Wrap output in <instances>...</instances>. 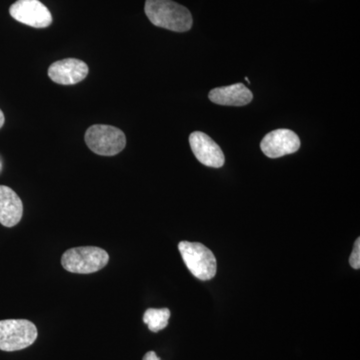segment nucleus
Wrapping results in <instances>:
<instances>
[{
  "label": "nucleus",
  "mask_w": 360,
  "mask_h": 360,
  "mask_svg": "<svg viewBox=\"0 0 360 360\" xmlns=\"http://www.w3.org/2000/svg\"><path fill=\"white\" fill-rule=\"evenodd\" d=\"M260 148L267 158H283L292 155L300 148V139L292 130L276 129L265 135Z\"/></svg>",
  "instance_id": "0eeeda50"
},
{
  "label": "nucleus",
  "mask_w": 360,
  "mask_h": 360,
  "mask_svg": "<svg viewBox=\"0 0 360 360\" xmlns=\"http://www.w3.org/2000/svg\"><path fill=\"white\" fill-rule=\"evenodd\" d=\"M170 310L168 309H149L143 315V322L148 326L149 330L158 333L168 326Z\"/></svg>",
  "instance_id": "f8f14e48"
},
{
  "label": "nucleus",
  "mask_w": 360,
  "mask_h": 360,
  "mask_svg": "<svg viewBox=\"0 0 360 360\" xmlns=\"http://www.w3.org/2000/svg\"><path fill=\"white\" fill-rule=\"evenodd\" d=\"M180 255L187 269L196 278L210 281L217 274V258L210 248L202 243L181 241L179 245Z\"/></svg>",
  "instance_id": "7ed1b4c3"
},
{
  "label": "nucleus",
  "mask_w": 360,
  "mask_h": 360,
  "mask_svg": "<svg viewBox=\"0 0 360 360\" xmlns=\"http://www.w3.org/2000/svg\"><path fill=\"white\" fill-rule=\"evenodd\" d=\"M4 115L2 112L1 110H0V129L4 127Z\"/></svg>",
  "instance_id": "2eb2a0df"
},
{
  "label": "nucleus",
  "mask_w": 360,
  "mask_h": 360,
  "mask_svg": "<svg viewBox=\"0 0 360 360\" xmlns=\"http://www.w3.org/2000/svg\"><path fill=\"white\" fill-rule=\"evenodd\" d=\"M350 266L354 269H360V238L355 240L354 250L349 259Z\"/></svg>",
  "instance_id": "ddd939ff"
},
{
  "label": "nucleus",
  "mask_w": 360,
  "mask_h": 360,
  "mask_svg": "<svg viewBox=\"0 0 360 360\" xmlns=\"http://www.w3.org/2000/svg\"><path fill=\"white\" fill-rule=\"evenodd\" d=\"M37 328L26 319L0 321V350L18 352L34 343Z\"/></svg>",
  "instance_id": "39448f33"
},
{
  "label": "nucleus",
  "mask_w": 360,
  "mask_h": 360,
  "mask_svg": "<svg viewBox=\"0 0 360 360\" xmlns=\"http://www.w3.org/2000/svg\"><path fill=\"white\" fill-rule=\"evenodd\" d=\"M89 75V66L77 58H66L52 63L49 77L52 82L61 85H73L82 82Z\"/></svg>",
  "instance_id": "1a4fd4ad"
},
{
  "label": "nucleus",
  "mask_w": 360,
  "mask_h": 360,
  "mask_svg": "<svg viewBox=\"0 0 360 360\" xmlns=\"http://www.w3.org/2000/svg\"><path fill=\"white\" fill-rule=\"evenodd\" d=\"M108 260V253L103 248L82 246L66 250L61 257V264L72 274H89L103 269Z\"/></svg>",
  "instance_id": "f03ea898"
},
{
  "label": "nucleus",
  "mask_w": 360,
  "mask_h": 360,
  "mask_svg": "<svg viewBox=\"0 0 360 360\" xmlns=\"http://www.w3.org/2000/svg\"><path fill=\"white\" fill-rule=\"evenodd\" d=\"M144 11L148 20L158 27L186 32L193 26L191 11L172 0H146Z\"/></svg>",
  "instance_id": "f257e3e1"
},
{
  "label": "nucleus",
  "mask_w": 360,
  "mask_h": 360,
  "mask_svg": "<svg viewBox=\"0 0 360 360\" xmlns=\"http://www.w3.org/2000/svg\"><path fill=\"white\" fill-rule=\"evenodd\" d=\"M23 205L20 196L11 187L0 186V224L13 227L20 221Z\"/></svg>",
  "instance_id": "9d476101"
},
{
  "label": "nucleus",
  "mask_w": 360,
  "mask_h": 360,
  "mask_svg": "<svg viewBox=\"0 0 360 360\" xmlns=\"http://www.w3.org/2000/svg\"><path fill=\"white\" fill-rule=\"evenodd\" d=\"M208 97L219 105L243 106L252 101L253 94L245 84H236L212 89Z\"/></svg>",
  "instance_id": "9b49d317"
},
{
  "label": "nucleus",
  "mask_w": 360,
  "mask_h": 360,
  "mask_svg": "<svg viewBox=\"0 0 360 360\" xmlns=\"http://www.w3.org/2000/svg\"><path fill=\"white\" fill-rule=\"evenodd\" d=\"M143 360H161L160 357L156 355L155 352H149L144 355Z\"/></svg>",
  "instance_id": "4468645a"
},
{
  "label": "nucleus",
  "mask_w": 360,
  "mask_h": 360,
  "mask_svg": "<svg viewBox=\"0 0 360 360\" xmlns=\"http://www.w3.org/2000/svg\"><path fill=\"white\" fill-rule=\"evenodd\" d=\"M191 150L196 160L205 167L220 168L224 167L225 158L219 144L203 132H193L189 136Z\"/></svg>",
  "instance_id": "6e6552de"
},
{
  "label": "nucleus",
  "mask_w": 360,
  "mask_h": 360,
  "mask_svg": "<svg viewBox=\"0 0 360 360\" xmlns=\"http://www.w3.org/2000/svg\"><path fill=\"white\" fill-rule=\"evenodd\" d=\"M9 13L18 22L34 28L49 27L52 23L51 11L39 0H18Z\"/></svg>",
  "instance_id": "423d86ee"
},
{
  "label": "nucleus",
  "mask_w": 360,
  "mask_h": 360,
  "mask_svg": "<svg viewBox=\"0 0 360 360\" xmlns=\"http://www.w3.org/2000/svg\"><path fill=\"white\" fill-rule=\"evenodd\" d=\"M85 143L98 155L113 156L122 153L127 137L122 130L110 125L96 124L85 132Z\"/></svg>",
  "instance_id": "20e7f679"
}]
</instances>
